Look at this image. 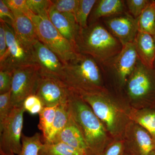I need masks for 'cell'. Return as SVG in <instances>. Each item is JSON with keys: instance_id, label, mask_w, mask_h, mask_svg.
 Instances as JSON below:
<instances>
[{"instance_id": "24", "label": "cell", "mask_w": 155, "mask_h": 155, "mask_svg": "<svg viewBox=\"0 0 155 155\" xmlns=\"http://www.w3.org/2000/svg\"><path fill=\"white\" fill-rule=\"evenodd\" d=\"M41 134L36 133L32 136H22V150L18 155H38L39 151L43 144ZM8 155H16L11 154Z\"/></svg>"}, {"instance_id": "5", "label": "cell", "mask_w": 155, "mask_h": 155, "mask_svg": "<svg viewBox=\"0 0 155 155\" xmlns=\"http://www.w3.org/2000/svg\"><path fill=\"white\" fill-rule=\"evenodd\" d=\"M1 22L5 29L7 51L4 58L0 60V70L13 71L19 67L36 64L33 47H29L21 41L11 25Z\"/></svg>"}, {"instance_id": "34", "label": "cell", "mask_w": 155, "mask_h": 155, "mask_svg": "<svg viewBox=\"0 0 155 155\" xmlns=\"http://www.w3.org/2000/svg\"><path fill=\"white\" fill-rule=\"evenodd\" d=\"M14 16L4 0H0V20L12 25L14 21Z\"/></svg>"}, {"instance_id": "21", "label": "cell", "mask_w": 155, "mask_h": 155, "mask_svg": "<svg viewBox=\"0 0 155 155\" xmlns=\"http://www.w3.org/2000/svg\"><path fill=\"white\" fill-rule=\"evenodd\" d=\"M134 135L137 147L136 155H152L155 151V142L149 133L138 127Z\"/></svg>"}, {"instance_id": "27", "label": "cell", "mask_w": 155, "mask_h": 155, "mask_svg": "<svg viewBox=\"0 0 155 155\" xmlns=\"http://www.w3.org/2000/svg\"><path fill=\"white\" fill-rule=\"evenodd\" d=\"M14 107L11 100V91L0 94V130L8 119Z\"/></svg>"}, {"instance_id": "12", "label": "cell", "mask_w": 155, "mask_h": 155, "mask_svg": "<svg viewBox=\"0 0 155 155\" xmlns=\"http://www.w3.org/2000/svg\"><path fill=\"white\" fill-rule=\"evenodd\" d=\"M33 51L35 63L39 68L41 75L63 81L65 64L55 53L39 40L33 45Z\"/></svg>"}, {"instance_id": "33", "label": "cell", "mask_w": 155, "mask_h": 155, "mask_svg": "<svg viewBox=\"0 0 155 155\" xmlns=\"http://www.w3.org/2000/svg\"><path fill=\"white\" fill-rule=\"evenodd\" d=\"M13 71L0 70V94L11 91Z\"/></svg>"}, {"instance_id": "17", "label": "cell", "mask_w": 155, "mask_h": 155, "mask_svg": "<svg viewBox=\"0 0 155 155\" xmlns=\"http://www.w3.org/2000/svg\"><path fill=\"white\" fill-rule=\"evenodd\" d=\"M138 59L145 66L153 68L155 59V39L151 35L138 31L134 40Z\"/></svg>"}, {"instance_id": "10", "label": "cell", "mask_w": 155, "mask_h": 155, "mask_svg": "<svg viewBox=\"0 0 155 155\" xmlns=\"http://www.w3.org/2000/svg\"><path fill=\"white\" fill-rule=\"evenodd\" d=\"M69 91L70 89L63 81L41 75L35 94L44 107H53L67 102Z\"/></svg>"}, {"instance_id": "38", "label": "cell", "mask_w": 155, "mask_h": 155, "mask_svg": "<svg viewBox=\"0 0 155 155\" xmlns=\"http://www.w3.org/2000/svg\"><path fill=\"white\" fill-rule=\"evenodd\" d=\"M123 155H130V154H129L127 153H125L123 154Z\"/></svg>"}, {"instance_id": "3", "label": "cell", "mask_w": 155, "mask_h": 155, "mask_svg": "<svg viewBox=\"0 0 155 155\" xmlns=\"http://www.w3.org/2000/svg\"><path fill=\"white\" fill-rule=\"evenodd\" d=\"M65 64L63 81L70 89L79 94L104 92L103 70L93 58L78 53Z\"/></svg>"}, {"instance_id": "28", "label": "cell", "mask_w": 155, "mask_h": 155, "mask_svg": "<svg viewBox=\"0 0 155 155\" xmlns=\"http://www.w3.org/2000/svg\"><path fill=\"white\" fill-rule=\"evenodd\" d=\"M137 122L149 133L155 142V110L147 111L139 117Z\"/></svg>"}, {"instance_id": "1", "label": "cell", "mask_w": 155, "mask_h": 155, "mask_svg": "<svg viewBox=\"0 0 155 155\" xmlns=\"http://www.w3.org/2000/svg\"><path fill=\"white\" fill-rule=\"evenodd\" d=\"M68 102L70 114L87 146L86 155H101L105 149L107 138L102 122L80 95L71 89Z\"/></svg>"}, {"instance_id": "41", "label": "cell", "mask_w": 155, "mask_h": 155, "mask_svg": "<svg viewBox=\"0 0 155 155\" xmlns=\"http://www.w3.org/2000/svg\"></svg>"}, {"instance_id": "4", "label": "cell", "mask_w": 155, "mask_h": 155, "mask_svg": "<svg viewBox=\"0 0 155 155\" xmlns=\"http://www.w3.org/2000/svg\"><path fill=\"white\" fill-rule=\"evenodd\" d=\"M29 17L35 26L39 40L55 53L64 64L76 57L78 53L75 48L53 25L48 13L40 15L32 13Z\"/></svg>"}, {"instance_id": "29", "label": "cell", "mask_w": 155, "mask_h": 155, "mask_svg": "<svg viewBox=\"0 0 155 155\" xmlns=\"http://www.w3.org/2000/svg\"><path fill=\"white\" fill-rule=\"evenodd\" d=\"M151 0H127L125 5L128 13L136 19L140 17Z\"/></svg>"}, {"instance_id": "25", "label": "cell", "mask_w": 155, "mask_h": 155, "mask_svg": "<svg viewBox=\"0 0 155 155\" xmlns=\"http://www.w3.org/2000/svg\"><path fill=\"white\" fill-rule=\"evenodd\" d=\"M96 0H79L75 14L77 24L81 28L88 25V17L97 2Z\"/></svg>"}, {"instance_id": "39", "label": "cell", "mask_w": 155, "mask_h": 155, "mask_svg": "<svg viewBox=\"0 0 155 155\" xmlns=\"http://www.w3.org/2000/svg\"><path fill=\"white\" fill-rule=\"evenodd\" d=\"M152 155H155V151L152 154Z\"/></svg>"}, {"instance_id": "15", "label": "cell", "mask_w": 155, "mask_h": 155, "mask_svg": "<svg viewBox=\"0 0 155 155\" xmlns=\"http://www.w3.org/2000/svg\"><path fill=\"white\" fill-rule=\"evenodd\" d=\"M60 142L81 150L85 153L86 155L87 153V147L83 134L70 113L67 125L51 143Z\"/></svg>"}, {"instance_id": "13", "label": "cell", "mask_w": 155, "mask_h": 155, "mask_svg": "<svg viewBox=\"0 0 155 155\" xmlns=\"http://www.w3.org/2000/svg\"><path fill=\"white\" fill-rule=\"evenodd\" d=\"M103 19L104 25L122 46L134 41L138 31L137 18L126 12Z\"/></svg>"}, {"instance_id": "20", "label": "cell", "mask_w": 155, "mask_h": 155, "mask_svg": "<svg viewBox=\"0 0 155 155\" xmlns=\"http://www.w3.org/2000/svg\"><path fill=\"white\" fill-rule=\"evenodd\" d=\"M38 155H86V154L81 150L60 142L43 143Z\"/></svg>"}, {"instance_id": "23", "label": "cell", "mask_w": 155, "mask_h": 155, "mask_svg": "<svg viewBox=\"0 0 155 155\" xmlns=\"http://www.w3.org/2000/svg\"><path fill=\"white\" fill-rule=\"evenodd\" d=\"M58 106L53 107H44L39 115V122L38 127L41 131L43 143L47 140L49 136L55 117Z\"/></svg>"}, {"instance_id": "35", "label": "cell", "mask_w": 155, "mask_h": 155, "mask_svg": "<svg viewBox=\"0 0 155 155\" xmlns=\"http://www.w3.org/2000/svg\"><path fill=\"white\" fill-rule=\"evenodd\" d=\"M123 146L121 142H116L108 147L101 155H123Z\"/></svg>"}, {"instance_id": "30", "label": "cell", "mask_w": 155, "mask_h": 155, "mask_svg": "<svg viewBox=\"0 0 155 155\" xmlns=\"http://www.w3.org/2000/svg\"><path fill=\"white\" fill-rule=\"evenodd\" d=\"M29 11L35 15L48 14L52 5L51 1L49 0H26Z\"/></svg>"}, {"instance_id": "16", "label": "cell", "mask_w": 155, "mask_h": 155, "mask_svg": "<svg viewBox=\"0 0 155 155\" xmlns=\"http://www.w3.org/2000/svg\"><path fill=\"white\" fill-rule=\"evenodd\" d=\"M13 13L14 19L11 26L17 37L26 45L33 47L35 43L39 40L32 20L23 13Z\"/></svg>"}, {"instance_id": "6", "label": "cell", "mask_w": 155, "mask_h": 155, "mask_svg": "<svg viewBox=\"0 0 155 155\" xmlns=\"http://www.w3.org/2000/svg\"><path fill=\"white\" fill-rule=\"evenodd\" d=\"M127 94L132 99L144 100L155 105V69L143 65L138 59L126 83Z\"/></svg>"}, {"instance_id": "26", "label": "cell", "mask_w": 155, "mask_h": 155, "mask_svg": "<svg viewBox=\"0 0 155 155\" xmlns=\"http://www.w3.org/2000/svg\"><path fill=\"white\" fill-rule=\"evenodd\" d=\"M78 2L79 0L51 1L52 5L57 11L67 18L74 20H75V14Z\"/></svg>"}, {"instance_id": "2", "label": "cell", "mask_w": 155, "mask_h": 155, "mask_svg": "<svg viewBox=\"0 0 155 155\" xmlns=\"http://www.w3.org/2000/svg\"><path fill=\"white\" fill-rule=\"evenodd\" d=\"M123 46L99 21L81 28L76 42L77 52L87 55L102 65L120 53Z\"/></svg>"}, {"instance_id": "32", "label": "cell", "mask_w": 155, "mask_h": 155, "mask_svg": "<svg viewBox=\"0 0 155 155\" xmlns=\"http://www.w3.org/2000/svg\"><path fill=\"white\" fill-rule=\"evenodd\" d=\"M12 13L20 12L28 17L32 14L27 6L26 0H4Z\"/></svg>"}, {"instance_id": "22", "label": "cell", "mask_w": 155, "mask_h": 155, "mask_svg": "<svg viewBox=\"0 0 155 155\" xmlns=\"http://www.w3.org/2000/svg\"><path fill=\"white\" fill-rule=\"evenodd\" d=\"M138 31L151 35L155 34V2L151 0L137 18Z\"/></svg>"}, {"instance_id": "7", "label": "cell", "mask_w": 155, "mask_h": 155, "mask_svg": "<svg viewBox=\"0 0 155 155\" xmlns=\"http://www.w3.org/2000/svg\"><path fill=\"white\" fill-rule=\"evenodd\" d=\"M41 77L39 68L37 64L14 69L11 89V100L14 107L23 105L26 97L35 94Z\"/></svg>"}, {"instance_id": "11", "label": "cell", "mask_w": 155, "mask_h": 155, "mask_svg": "<svg viewBox=\"0 0 155 155\" xmlns=\"http://www.w3.org/2000/svg\"><path fill=\"white\" fill-rule=\"evenodd\" d=\"M79 94L91 107L96 116L106 125L108 130L112 132L115 131L118 125V113L104 92Z\"/></svg>"}, {"instance_id": "40", "label": "cell", "mask_w": 155, "mask_h": 155, "mask_svg": "<svg viewBox=\"0 0 155 155\" xmlns=\"http://www.w3.org/2000/svg\"><path fill=\"white\" fill-rule=\"evenodd\" d=\"M153 37H154V38L155 39V34L154 35Z\"/></svg>"}, {"instance_id": "18", "label": "cell", "mask_w": 155, "mask_h": 155, "mask_svg": "<svg viewBox=\"0 0 155 155\" xmlns=\"http://www.w3.org/2000/svg\"><path fill=\"white\" fill-rule=\"evenodd\" d=\"M92 10L89 24L126 12V5L122 0H99Z\"/></svg>"}, {"instance_id": "37", "label": "cell", "mask_w": 155, "mask_h": 155, "mask_svg": "<svg viewBox=\"0 0 155 155\" xmlns=\"http://www.w3.org/2000/svg\"><path fill=\"white\" fill-rule=\"evenodd\" d=\"M153 68H154V69H155V59L154 62Z\"/></svg>"}, {"instance_id": "14", "label": "cell", "mask_w": 155, "mask_h": 155, "mask_svg": "<svg viewBox=\"0 0 155 155\" xmlns=\"http://www.w3.org/2000/svg\"><path fill=\"white\" fill-rule=\"evenodd\" d=\"M48 15L51 22L61 35L69 42L76 50V42L81 27L77 24L76 20L67 18L57 11L52 5L49 9Z\"/></svg>"}, {"instance_id": "8", "label": "cell", "mask_w": 155, "mask_h": 155, "mask_svg": "<svg viewBox=\"0 0 155 155\" xmlns=\"http://www.w3.org/2000/svg\"><path fill=\"white\" fill-rule=\"evenodd\" d=\"M23 105L14 107L3 128L0 130V155H18L22 150Z\"/></svg>"}, {"instance_id": "19", "label": "cell", "mask_w": 155, "mask_h": 155, "mask_svg": "<svg viewBox=\"0 0 155 155\" xmlns=\"http://www.w3.org/2000/svg\"><path fill=\"white\" fill-rule=\"evenodd\" d=\"M69 116L70 112L68 101L58 105L51 133L47 140L43 143H51L56 136L61 132L67 125Z\"/></svg>"}, {"instance_id": "9", "label": "cell", "mask_w": 155, "mask_h": 155, "mask_svg": "<svg viewBox=\"0 0 155 155\" xmlns=\"http://www.w3.org/2000/svg\"><path fill=\"white\" fill-rule=\"evenodd\" d=\"M138 59L133 42L123 46L118 54L101 66L102 69L114 73L118 78L119 84L125 85L133 72Z\"/></svg>"}, {"instance_id": "31", "label": "cell", "mask_w": 155, "mask_h": 155, "mask_svg": "<svg viewBox=\"0 0 155 155\" xmlns=\"http://www.w3.org/2000/svg\"><path fill=\"white\" fill-rule=\"evenodd\" d=\"M25 111L31 115L39 114L44 108L41 101L36 94L31 95L25 98L23 103Z\"/></svg>"}, {"instance_id": "36", "label": "cell", "mask_w": 155, "mask_h": 155, "mask_svg": "<svg viewBox=\"0 0 155 155\" xmlns=\"http://www.w3.org/2000/svg\"><path fill=\"white\" fill-rule=\"evenodd\" d=\"M7 51V41L5 29L3 22L0 23V60L5 55Z\"/></svg>"}]
</instances>
